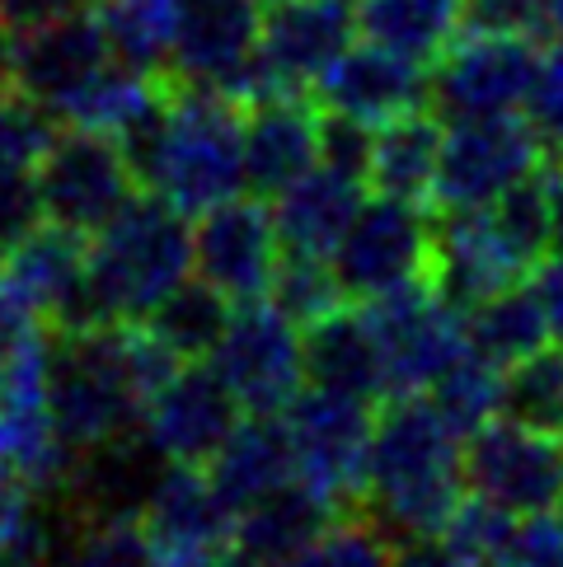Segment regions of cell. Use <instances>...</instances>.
I'll use <instances>...</instances> for the list:
<instances>
[{
	"instance_id": "1",
	"label": "cell",
	"mask_w": 563,
	"mask_h": 567,
	"mask_svg": "<svg viewBox=\"0 0 563 567\" xmlns=\"http://www.w3.org/2000/svg\"><path fill=\"white\" fill-rule=\"evenodd\" d=\"M184 361L146 323H80L52 333L48 399L71 451L136 436L146 399Z\"/></svg>"
},
{
	"instance_id": "2",
	"label": "cell",
	"mask_w": 563,
	"mask_h": 567,
	"mask_svg": "<svg viewBox=\"0 0 563 567\" xmlns=\"http://www.w3.org/2000/svg\"><path fill=\"white\" fill-rule=\"evenodd\" d=\"M141 188L197 220L245 184V104L221 90L184 85L170 75L165 109L127 141Z\"/></svg>"
},
{
	"instance_id": "3",
	"label": "cell",
	"mask_w": 563,
	"mask_h": 567,
	"mask_svg": "<svg viewBox=\"0 0 563 567\" xmlns=\"http://www.w3.org/2000/svg\"><path fill=\"white\" fill-rule=\"evenodd\" d=\"M465 436L428 394H395L376 413L367 512L395 539L441 535L465 502Z\"/></svg>"
},
{
	"instance_id": "4",
	"label": "cell",
	"mask_w": 563,
	"mask_h": 567,
	"mask_svg": "<svg viewBox=\"0 0 563 567\" xmlns=\"http://www.w3.org/2000/svg\"><path fill=\"white\" fill-rule=\"evenodd\" d=\"M94 323H141L193 277V226L184 212L141 188L104 230L85 239Z\"/></svg>"
},
{
	"instance_id": "5",
	"label": "cell",
	"mask_w": 563,
	"mask_h": 567,
	"mask_svg": "<svg viewBox=\"0 0 563 567\" xmlns=\"http://www.w3.org/2000/svg\"><path fill=\"white\" fill-rule=\"evenodd\" d=\"M376 403L338 390H306L282 422L291 432L296 451V483L329 502L334 512L367 506V474H371V436H376Z\"/></svg>"
},
{
	"instance_id": "6",
	"label": "cell",
	"mask_w": 563,
	"mask_h": 567,
	"mask_svg": "<svg viewBox=\"0 0 563 567\" xmlns=\"http://www.w3.org/2000/svg\"><path fill=\"white\" fill-rule=\"evenodd\" d=\"M334 268L352 306L428 287L437 281V220L428 207L367 193L352 230L334 254Z\"/></svg>"
},
{
	"instance_id": "7",
	"label": "cell",
	"mask_w": 563,
	"mask_h": 567,
	"mask_svg": "<svg viewBox=\"0 0 563 567\" xmlns=\"http://www.w3.org/2000/svg\"><path fill=\"white\" fill-rule=\"evenodd\" d=\"M38 193H43V220L90 239L141 193V178L117 136L66 123V132H52L38 159Z\"/></svg>"
},
{
	"instance_id": "8",
	"label": "cell",
	"mask_w": 563,
	"mask_h": 567,
	"mask_svg": "<svg viewBox=\"0 0 563 567\" xmlns=\"http://www.w3.org/2000/svg\"><path fill=\"white\" fill-rule=\"evenodd\" d=\"M361 310H367V323L380 342L390 399L395 394H428L432 384L470 352L465 306H455L437 281L367 300Z\"/></svg>"
},
{
	"instance_id": "9",
	"label": "cell",
	"mask_w": 563,
	"mask_h": 567,
	"mask_svg": "<svg viewBox=\"0 0 563 567\" xmlns=\"http://www.w3.org/2000/svg\"><path fill=\"white\" fill-rule=\"evenodd\" d=\"M216 375L231 384L245 413H287L306 375V329L282 315L273 300H239L212 352Z\"/></svg>"
},
{
	"instance_id": "10",
	"label": "cell",
	"mask_w": 563,
	"mask_h": 567,
	"mask_svg": "<svg viewBox=\"0 0 563 567\" xmlns=\"http://www.w3.org/2000/svg\"><path fill=\"white\" fill-rule=\"evenodd\" d=\"M545 141L521 113L502 117H455L447 123V146H441L437 174V212H465L489 207L502 193L526 184L545 165Z\"/></svg>"
},
{
	"instance_id": "11",
	"label": "cell",
	"mask_w": 563,
	"mask_h": 567,
	"mask_svg": "<svg viewBox=\"0 0 563 567\" xmlns=\"http://www.w3.org/2000/svg\"><path fill=\"white\" fill-rule=\"evenodd\" d=\"M465 483L516 520L554 512L563 506V436L502 413L465 441Z\"/></svg>"
},
{
	"instance_id": "12",
	"label": "cell",
	"mask_w": 563,
	"mask_h": 567,
	"mask_svg": "<svg viewBox=\"0 0 563 567\" xmlns=\"http://www.w3.org/2000/svg\"><path fill=\"white\" fill-rule=\"evenodd\" d=\"M109 62L113 48L94 10L48 19L24 33H0V80L52 117H62L71 99Z\"/></svg>"
},
{
	"instance_id": "13",
	"label": "cell",
	"mask_w": 563,
	"mask_h": 567,
	"mask_svg": "<svg viewBox=\"0 0 563 567\" xmlns=\"http://www.w3.org/2000/svg\"><path fill=\"white\" fill-rule=\"evenodd\" d=\"M540 56H545V38L531 33H460L432 66V104L447 113V123L521 113Z\"/></svg>"
},
{
	"instance_id": "14",
	"label": "cell",
	"mask_w": 563,
	"mask_h": 567,
	"mask_svg": "<svg viewBox=\"0 0 563 567\" xmlns=\"http://www.w3.org/2000/svg\"><path fill=\"white\" fill-rule=\"evenodd\" d=\"M357 0H273L264 6L254 62V104L273 94H315L338 56L352 48Z\"/></svg>"
},
{
	"instance_id": "15",
	"label": "cell",
	"mask_w": 563,
	"mask_h": 567,
	"mask_svg": "<svg viewBox=\"0 0 563 567\" xmlns=\"http://www.w3.org/2000/svg\"><path fill=\"white\" fill-rule=\"evenodd\" d=\"M287 245L268 197L239 193L193 220V272L226 300H264L277 281Z\"/></svg>"
},
{
	"instance_id": "16",
	"label": "cell",
	"mask_w": 563,
	"mask_h": 567,
	"mask_svg": "<svg viewBox=\"0 0 563 567\" xmlns=\"http://www.w3.org/2000/svg\"><path fill=\"white\" fill-rule=\"evenodd\" d=\"M239 399L216 375L212 361H184L160 390L146 399L136 436L165 464H212L216 451L239 427Z\"/></svg>"
},
{
	"instance_id": "17",
	"label": "cell",
	"mask_w": 563,
	"mask_h": 567,
	"mask_svg": "<svg viewBox=\"0 0 563 567\" xmlns=\"http://www.w3.org/2000/svg\"><path fill=\"white\" fill-rule=\"evenodd\" d=\"M258 29H264L258 0H184L170 75L184 80V85L221 90L249 109L258 94Z\"/></svg>"
},
{
	"instance_id": "18",
	"label": "cell",
	"mask_w": 563,
	"mask_h": 567,
	"mask_svg": "<svg viewBox=\"0 0 563 567\" xmlns=\"http://www.w3.org/2000/svg\"><path fill=\"white\" fill-rule=\"evenodd\" d=\"M0 281L48 323L52 333L94 323L90 315V272H85V235L62 226H33L19 245L0 254Z\"/></svg>"
},
{
	"instance_id": "19",
	"label": "cell",
	"mask_w": 563,
	"mask_h": 567,
	"mask_svg": "<svg viewBox=\"0 0 563 567\" xmlns=\"http://www.w3.org/2000/svg\"><path fill=\"white\" fill-rule=\"evenodd\" d=\"M315 104L325 113L352 117V123L386 127L395 117L432 104V75L422 71V62H409V56L361 38V48H348L319 75Z\"/></svg>"
},
{
	"instance_id": "20",
	"label": "cell",
	"mask_w": 563,
	"mask_h": 567,
	"mask_svg": "<svg viewBox=\"0 0 563 567\" xmlns=\"http://www.w3.org/2000/svg\"><path fill=\"white\" fill-rule=\"evenodd\" d=\"M235 520L239 512L221 497L207 464H165L141 506V530L151 544L193 554H226L235 544Z\"/></svg>"
},
{
	"instance_id": "21",
	"label": "cell",
	"mask_w": 563,
	"mask_h": 567,
	"mask_svg": "<svg viewBox=\"0 0 563 567\" xmlns=\"http://www.w3.org/2000/svg\"><path fill=\"white\" fill-rule=\"evenodd\" d=\"M319 165V113L306 94H273L245 109V184L277 197Z\"/></svg>"
},
{
	"instance_id": "22",
	"label": "cell",
	"mask_w": 563,
	"mask_h": 567,
	"mask_svg": "<svg viewBox=\"0 0 563 567\" xmlns=\"http://www.w3.org/2000/svg\"><path fill=\"white\" fill-rule=\"evenodd\" d=\"M367 184L334 165H315L310 174H300L291 188H282L273 197V216H277V235L287 254H306V258H334L344 235L352 230V220L367 202Z\"/></svg>"
},
{
	"instance_id": "23",
	"label": "cell",
	"mask_w": 563,
	"mask_h": 567,
	"mask_svg": "<svg viewBox=\"0 0 563 567\" xmlns=\"http://www.w3.org/2000/svg\"><path fill=\"white\" fill-rule=\"evenodd\" d=\"M207 474L216 478L221 497H226L235 512H245V506L291 488L296 483V451H291V432H287V422H282V413H245L239 417V427L216 451Z\"/></svg>"
},
{
	"instance_id": "24",
	"label": "cell",
	"mask_w": 563,
	"mask_h": 567,
	"mask_svg": "<svg viewBox=\"0 0 563 567\" xmlns=\"http://www.w3.org/2000/svg\"><path fill=\"white\" fill-rule=\"evenodd\" d=\"M306 375L315 390L357 394L371 403H386V361H380V342L367 323L361 306H344L329 319L306 329Z\"/></svg>"
},
{
	"instance_id": "25",
	"label": "cell",
	"mask_w": 563,
	"mask_h": 567,
	"mask_svg": "<svg viewBox=\"0 0 563 567\" xmlns=\"http://www.w3.org/2000/svg\"><path fill=\"white\" fill-rule=\"evenodd\" d=\"M441 146H447V127H441L428 109L376 127L367 188L380 197L413 202V207H432L437 174H441Z\"/></svg>"
},
{
	"instance_id": "26",
	"label": "cell",
	"mask_w": 563,
	"mask_h": 567,
	"mask_svg": "<svg viewBox=\"0 0 563 567\" xmlns=\"http://www.w3.org/2000/svg\"><path fill=\"white\" fill-rule=\"evenodd\" d=\"M357 33L409 62L437 66L465 33V0H357Z\"/></svg>"
},
{
	"instance_id": "27",
	"label": "cell",
	"mask_w": 563,
	"mask_h": 567,
	"mask_svg": "<svg viewBox=\"0 0 563 567\" xmlns=\"http://www.w3.org/2000/svg\"><path fill=\"white\" fill-rule=\"evenodd\" d=\"M338 512L329 502H319L306 483H291V488H282L264 502H254L239 512L235 520V544L245 558L264 563V567H282L287 558H296L306 544L325 530Z\"/></svg>"
},
{
	"instance_id": "28",
	"label": "cell",
	"mask_w": 563,
	"mask_h": 567,
	"mask_svg": "<svg viewBox=\"0 0 563 567\" xmlns=\"http://www.w3.org/2000/svg\"><path fill=\"white\" fill-rule=\"evenodd\" d=\"M465 323H470V348L479 357H489L502 371L521 367L526 357H535L540 348L554 342L545 306H540L531 277L516 281V287H508V291L489 296V300H479V306H470Z\"/></svg>"
},
{
	"instance_id": "29",
	"label": "cell",
	"mask_w": 563,
	"mask_h": 567,
	"mask_svg": "<svg viewBox=\"0 0 563 567\" xmlns=\"http://www.w3.org/2000/svg\"><path fill=\"white\" fill-rule=\"evenodd\" d=\"M231 310H235V300H226L193 272L184 287H174L141 323H146L178 361H212L216 342L231 323Z\"/></svg>"
},
{
	"instance_id": "30",
	"label": "cell",
	"mask_w": 563,
	"mask_h": 567,
	"mask_svg": "<svg viewBox=\"0 0 563 567\" xmlns=\"http://www.w3.org/2000/svg\"><path fill=\"white\" fill-rule=\"evenodd\" d=\"M94 14L117 62L141 71H170L184 0H99Z\"/></svg>"
},
{
	"instance_id": "31",
	"label": "cell",
	"mask_w": 563,
	"mask_h": 567,
	"mask_svg": "<svg viewBox=\"0 0 563 567\" xmlns=\"http://www.w3.org/2000/svg\"><path fill=\"white\" fill-rule=\"evenodd\" d=\"M428 399L437 403V413L470 441L479 427H489L493 417L508 413V371L493 367L489 357H479L470 348L447 375L432 384Z\"/></svg>"
},
{
	"instance_id": "32",
	"label": "cell",
	"mask_w": 563,
	"mask_h": 567,
	"mask_svg": "<svg viewBox=\"0 0 563 567\" xmlns=\"http://www.w3.org/2000/svg\"><path fill=\"white\" fill-rule=\"evenodd\" d=\"M395 563V535L371 512H338L296 558L282 567H390Z\"/></svg>"
},
{
	"instance_id": "33",
	"label": "cell",
	"mask_w": 563,
	"mask_h": 567,
	"mask_svg": "<svg viewBox=\"0 0 563 567\" xmlns=\"http://www.w3.org/2000/svg\"><path fill=\"white\" fill-rule=\"evenodd\" d=\"M268 300L287 319H296L300 329H310V323L329 319L334 310L352 306L348 291H344V281H338L334 258H306V254H287V258H282Z\"/></svg>"
},
{
	"instance_id": "34",
	"label": "cell",
	"mask_w": 563,
	"mask_h": 567,
	"mask_svg": "<svg viewBox=\"0 0 563 567\" xmlns=\"http://www.w3.org/2000/svg\"><path fill=\"white\" fill-rule=\"evenodd\" d=\"M508 413L563 436V348H540L508 371Z\"/></svg>"
},
{
	"instance_id": "35",
	"label": "cell",
	"mask_w": 563,
	"mask_h": 567,
	"mask_svg": "<svg viewBox=\"0 0 563 567\" xmlns=\"http://www.w3.org/2000/svg\"><path fill=\"white\" fill-rule=\"evenodd\" d=\"M33 226H43L38 165H29V159H0V254L19 245Z\"/></svg>"
},
{
	"instance_id": "36",
	"label": "cell",
	"mask_w": 563,
	"mask_h": 567,
	"mask_svg": "<svg viewBox=\"0 0 563 567\" xmlns=\"http://www.w3.org/2000/svg\"><path fill=\"white\" fill-rule=\"evenodd\" d=\"M52 113H43L29 99H19L6 80H0V159H29L38 165L52 141Z\"/></svg>"
},
{
	"instance_id": "37",
	"label": "cell",
	"mask_w": 563,
	"mask_h": 567,
	"mask_svg": "<svg viewBox=\"0 0 563 567\" xmlns=\"http://www.w3.org/2000/svg\"><path fill=\"white\" fill-rule=\"evenodd\" d=\"M521 117L535 127V136L545 141L550 155H563V43H550L545 56H540L535 85L526 94Z\"/></svg>"
},
{
	"instance_id": "38",
	"label": "cell",
	"mask_w": 563,
	"mask_h": 567,
	"mask_svg": "<svg viewBox=\"0 0 563 567\" xmlns=\"http://www.w3.org/2000/svg\"><path fill=\"white\" fill-rule=\"evenodd\" d=\"M502 567H563V506L516 520Z\"/></svg>"
},
{
	"instance_id": "39",
	"label": "cell",
	"mask_w": 563,
	"mask_h": 567,
	"mask_svg": "<svg viewBox=\"0 0 563 567\" xmlns=\"http://www.w3.org/2000/svg\"><path fill=\"white\" fill-rule=\"evenodd\" d=\"M465 33H540L535 0H465Z\"/></svg>"
},
{
	"instance_id": "40",
	"label": "cell",
	"mask_w": 563,
	"mask_h": 567,
	"mask_svg": "<svg viewBox=\"0 0 563 567\" xmlns=\"http://www.w3.org/2000/svg\"><path fill=\"white\" fill-rule=\"evenodd\" d=\"M531 287H535V296H540V306H545L550 338H554L559 348H563V249H550L545 258L535 262Z\"/></svg>"
},
{
	"instance_id": "41",
	"label": "cell",
	"mask_w": 563,
	"mask_h": 567,
	"mask_svg": "<svg viewBox=\"0 0 563 567\" xmlns=\"http://www.w3.org/2000/svg\"><path fill=\"white\" fill-rule=\"evenodd\" d=\"M75 10H80V0H0V33H24V29H38L48 19H62Z\"/></svg>"
},
{
	"instance_id": "42",
	"label": "cell",
	"mask_w": 563,
	"mask_h": 567,
	"mask_svg": "<svg viewBox=\"0 0 563 567\" xmlns=\"http://www.w3.org/2000/svg\"><path fill=\"white\" fill-rule=\"evenodd\" d=\"M390 567H460V558L441 535H422V539H395Z\"/></svg>"
},
{
	"instance_id": "43",
	"label": "cell",
	"mask_w": 563,
	"mask_h": 567,
	"mask_svg": "<svg viewBox=\"0 0 563 567\" xmlns=\"http://www.w3.org/2000/svg\"><path fill=\"white\" fill-rule=\"evenodd\" d=\"M545 193H550V245L563 249V159H545Z\"/></svg>"
},
{
	"instance_id": "44",
	"label": "cell",
	"mask_w": 563,
	"mask_h": 567,
	"mask_svg": "<svg viewBox=\"0 0 563 567\" xmlns=\"http://www.w3.org/2000/svg\"><path fill=\"white\" fill-rule=\"evenodd\" d=\"M221 554H193V549H170V544H151L146 567H212Z\"/></svg>"
},
{
	"instance_id": "45",
	"label": "cell",
	"mask_w": 563,
	"mask_h": 567,
	"mask_svg": "<svg viewBox=\"0 0 563 567\" xmlns=\"http://www.w3.org/2000/svg\"><path fill=\"white\" fill-rule=\"evenodd\" d=\"M535 19L550 43H563V0H535Z\"/></svg>"
},
{
	"instance_id": "46",
	"label": "cell",
	"mask_w": 563,
	"mask_h": 567,
	"mask_svg": "<svg viewBox=\"0 0 563 567\" xmlns=\"http://www.w3.org/2000/svg\"><path fill=\"white\" fill-rule=\"evenodd\" d=\"M212 567H264V563H254V558H245V554H239V549H226V554H221Z\"/></svg>"
},
{
	"instance_id": "47",
	"label": "cell",
	"mask_w": 563,
	"mask_h": 567,
	"mask_svg": "<svg viewBox=\"0 0 563 567\" xmlns=\"http://www.w3.org/2000/svg\"><path fill=\"white\" fill-rule=\"evenodd\" d=\"M258 6H273V0H258Z\"/></svg>"
},
{
	"instance_id": "48",
	"label": "cell",
	"mask_w": 563,
	"mask_h": 567,
	"mask_svg": "<svg viewBox=\"0 0 563 567\" xmlns=\"http://www.w3.org/2000/svg\"><path fill=\"white\" fill-rule=\"evenodd\" d=\"M493 567H502V563H493Z\"/></svg>"
}]
</instances>
